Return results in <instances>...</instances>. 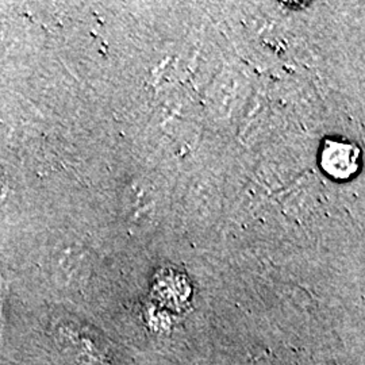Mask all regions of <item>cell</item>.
I'll return each instance as SVG.
<instances>
[{
  "instance_id": "6da1fadb",
  "label": "cell",
  "mask_w": 365,
  "mask_h": 365,
  "mask_svg": "<svg viewBox=\"0 0 365 365\" xmlns=\"http://www.w3.org/2000/svg\"><path fill=\"white\" fill-rule=\"evenodd\" d=\"M361 150L357 145L344 140H327L321 149V167L336 180L353 178L361 164Z\"/></svg>"
}]
</instances>
